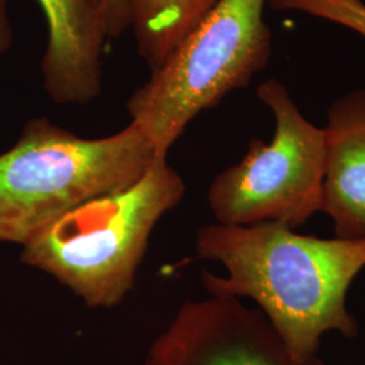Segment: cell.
I'll return each mask as SVG.
<instances>
[{
  "instance_id": "6da1fadb",
  "label": "cell",
  "mask_w": 365,
  "mask_h": 365,
  "mask_svg": "<svg viewBox=\"0 0 365 365\" xmlns=\"http://www.w3.org/2000/svg\"><path fill=\"white\" fill-rule=\"evenodd\" d=\"M196 250L226 269V276L202 274L211 297L255 300L300 359L317 356L327 331L357 336L346 295L365 268V238L298 235L279 222L218 223L199 229Z\"/></svg>"
},
{
  "instance_id": "7a4b0ae2",
  "label": "cell",
  "mask_w": 365,
  "mask_h": 365,
  "mask_svg": "<svg viewBox=\"0 0 365 365\" xmlns=\"http://www.w3.org/2000/svg\"><path fill=\"white\" fill-rule=\"evenodd\" d=\"M156 150L134 123L106 138H80L31 119L0 155V241L26 244L72 210L141 179Z\"/></svg>"
},
{
  "instance_id": "3957f363",
  "label": "cell",
  "mask_w": 365,
  "mask_h": 365,
  "mask_svg": "<svg viewBox=\"0 0 365 365\" xmlns=\"http://www.w3.org/2000/svg\"><path fill=\"white\" fill-rule=\"evenodd\" d=\"M184 195L182 176L156 157L130 187L72 210L24 244L21 261L73 291L88 307H113L134 284L150 233Z\"/></svg>"
},
{
  "instance_id": "277c9868",
  "label": "cell",
  "mask_w": 365,
  "mask_h": 365,
  "mask_svg": "<svg viewBox=\"0 0 365 365\" xmlns=\"http://www.w3.org/2000/svg\"><path fill=\"white\" fill-rule=\"evenodd\" d=\"M267 0H218L150 78L131 95V123L146 135L157 156L194 118L235 90L248 87L272 54L264 19Z\"/></svg>"
},
{
  "instance_id": "5b68a950",
  "label": "cell",
  "mask_w": 365,
  "mask_h": 365,
  "mask_svg": "<svg viewBox=\"0 0 365 365\" xmlns=\"http://www.w3.org/2000/svg\"><path fill=\"white\" fill-rule=\"evenodd\" d=\"M256 92L274 113V138H253L244 158L214 179L210 209L220 225L279 222L295 230L322 207L325 131L303 117L280 81Z\"/></svg>"
},
{
  "instance_id": "8992f818",
  "label": "cell",
  "mask_w": 365,
  "mask_h": 365,
  "mask_svg": "<svg viewBox=\"0 0 365 365\" xmlns=\"http://www.w3.org/2000/svg\"><path fill=\"white\" fill-rule=\"evenodd\" d=\"M145 365H325L300 359L260 310L238 298L211 297L184 304L146 356Z\"/></svg>"
},
{
  "instance_id": "52a82bcc",
  "label": "cell",
  "mask_w": 365,
  "mask_h": 365,
  "mask_svg": "<svg viewBox=\"0 0 365 365\" xmlns=\"http://www.w3.org/2000/svg\"><path fill=\"white\" fill-rule=\"evenodd\" d=\"M48 22L43 87L56 103L84 105L102 91L107 37L102 0H37Z\"/></svg>"
},
{
  "instance_id": "ba28073f",
  "label": "cell",
  "mask_w": 365,
  "mask_h": 365,
  "mask_svg": "<svg viewBox=\"0 0 365 365\" xmlns=\"http://www.w3.org/2000/svg\"><path fill=\"white\" fill-rule=\"evenodd\" d=\"M321 211L339 238H365V88L330 106Z\"/></svg>"
},
{
  "instance_id": "9c48e42d",
  "label": "cell",
  "mask_w": 365,
  "mask_h": 365,
  "mask_svg": "<svg viewBox=\"0 0 365 365\" xmlns=\"http://www.w3.org/2000/svg\"><path fill=\"white\" fill-rule=\"evenodd\" d=\"M218 0H125L138 54L160 69Z\"/></svg>"
},
{
  "instance_id": "30bf717a",
  "label": "cell",
  "mask_w": 365,
  "mask_h": 365,
  "mask_svg": "<svg viewBox=\"0 0 365 365\" xmlns=\"http://www.w3.org/2000/svg\"><path fill=\"white\" fill-rule=\"evenodd\" d=\"M277 11H299L348 27L365 38V4L361 0H269Z\"/></svg>"
},
{
  "instance_id": "8fae6325",
  "label": "cell",
  "mask_w": 365,
  "mask_h": 365,
  "mask_svg": "<svg viewBox=\"0 0 365 365\" xmlns=\"http://www.w3.org/2000/svg\"><path fill=\"white\" fill-rule=\"evenodd\" d=\"M102 13L105 16L108 38H117L130 27V19L125 0H102Z\"/></svg>"
},
{
  "instance_id": "7c38bea8",
  "label": "cell",
  "mask_w": 365,
  "mask_h": 365,
  "mask_svg": "<svg viewBox=\"0 0 365 365\" xmlns=\"http://www.w3.org/2000/svg\"><path fill=\"white\" fill-rule=\"evenodd\" d=\"M10 0H0V57L7 52L13 42V29L9 13Z\"/></svg>"
}]
</instances>
